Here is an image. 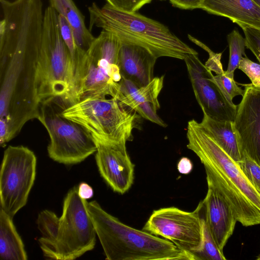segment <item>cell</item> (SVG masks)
Returning <instances> with one entry per match:
<instances>
[{
  "label": "cell",
  "mask_w": 260,
  "mask_h": 260,
  "mask_svg": "<svg viewBox=\"0 0 260 260\" xmlns=\"http://www.w3.org/2000/svg\"><path fill=\"white\" fill-rule=\"evenodd\" d=\"M187 147L204 165L208 185L215 188L244 226L260 224V193L248 181L238 165L194 119L188 122Z\"/></svg>",
  "instance_id": "6da1fadb"
},
{
  "label": "cell",
  "mask_w": 260,
  "mask_h": 260,
  "mask_svg": "<svg viewBox=\"0 0 260 260\" xmlns=\"http://www.w3.org/2000/svg\"><path fill=\"white\" fill-rule=\"evenodd\" d=\"M108 260H192V255L172 242L121 222L95 201H85Z\"/></svg>",
  "instance_id": "7a4b0ae2"
},
{
  "label": "cell",
  "mask_w": 260,
  "mask_h": 260,
  "mask_svg": "<svg viewBox=\"0 0 260 260\" xmlns=\"http://www.w3.org/2000/svg\"><path fill=\"white\" fill-rule=\"evenodd\" d=\"M90 28L93 26L110 31L121 42L143 46L157 58L170 57L184 59L198 52L179 39L163 24L139 13L119 10L108 3L89 8Z\"/></svg>",
  "instance_id": "3957f363"
},
{
  "label": "cell",
  "mask_w": 260,
  "mask_h": 260,
  "mask_svg": "<svg viewBox=\"0 0 260 260\" xmlns=\"http://www.w3.org/2000/svg\"><path fill=\"white\" fill-rule=\"evenodd\" d=\"M119 38L103 30L76 66L69 95L74 103L88 98L117 99L122 79L118 64Z\"/></svg>",
  "instance_id": "277c9868"
},
{
  "label": "cell",
  "mask_w": 260,
  "mask_h": 260,
  "mask_svg": "<svg viewBox=\"0 0 260 260\" xmlns=\"http://www.w3.org/2000/svg\"><path fill=\"white\" fill-rule=\"evenodd\" d=\"M58 15L50 5L44 14L35 73L36 94L39 104L49 97L69 93L73 81L74 63L60 33Z\"/></svg>",
  "instance_id": "5b68a950"
},
{
  "label": "cell",
  "mask_w": 260,
  "mask_h": 260,
  "mask_svg": "<svg viewBox=\"0 0 260 260\" xmlns=\"http://www.w3.org/2000/svg\"><path fill=\"white\" fill-rule=\"evenodd\" d=\"M74 103L68 93L49 97L40 102L36 118L50 137L49 156L65 165L80 163L96 151L90 132L62 115L63 110Z\"/></svg>",
  "instance_id": "8992f818"
},
{
  "label": "cell",
  "mask_w": 260,
  "mask_h": 260,
  "mask_svg": "<svg viewBox=\"0 0 260 260\" xmlns=\"http://www.w3.org/2000/svg\"><path fill=\"white\" fill-rule=\"evenodd\" d=\"M65 117L85 127L93 137L109 144H126L140 115L114 98H88L66 108Z\"/></svg>",
  "instance_id": "52a82bcc"
},
{
  "label": "cell",
  "mask_w": 260,
  "mask_h": 260,
  "mask_svg": "<svg viewBox=\"0 0 260 260\" xmlns=\"http://www.w3.org/2000/svg\"><path fill=\"white\" fill-rule=\"evenodd\" d=\"M85 200L79 196L78 186L68 191L52 242L43 253L45 257L73 260L94 248L96 234L86 210Z\"/></svg>",
  "instance_id": "ba28073f"
},
{
  "label": "cell",
  "mask_w": 260,
  "mask_h": 260,
  "mask_svg": "<svg viewBox=\"0 0 260 260\" xmlns=\"http://www.w3.org/2000/svg\"><path fill=\"white\" fill-rule=\"evenodd\" d=\"M37 158L23 146L5 150L0 171L1 208L12 218L26 204L36 175Z\"/></svg>",
  "instance_id": "9c48e42d"
},
{
  "label": "cell",
  "mask_w": 260,
  "mask_h": 260,
  "mask_svg": "<svg viewBox=\"0 0 260 260\" xmlns=\"http://www.w3.org/2000/svg\"><path fill=\"white\" fill-rule=\"evenodd\" d=\"M202 201L192 212L175 207L154 210L142 230L172 242L193 260L192 254L202 244Z\"/></svg>",
  "instance_id": "30bf717a"
},
{
  "label": "cell",
  "mask_w": 260,
  "mask_h": 260,
  "mask_svg": "<svg viewBox=\"0 0 260 260\" xmlns=\"http://www.w3.org/2000/svg\"><path fill=\"white\" fill-rule=\"evenodd\" d=\"M196 100L203 113L220 120H235L237 105L231 104L213 81L212 72L203 64L198 54L184 59Z\"/></svg>",
  "instance_id": "8fae6325"
},
{
  "label": "cell",
  "mask_w": 260,
  "mask_h": 260,
  "mask_svg": "<svg viewBox=\"0 0 260 260\" xmlns=\"http://www.w3.org/2000/svg\"><path fill=\"white\" fill-rule=\"evenodd\" d=\"M242 85L244 93L237 105L234 126L242 152L260 166V87Z\"/></svg>",
  "instance_id": "7c38bea8"
},
{
  "label": "cell",
  "mask_w": 260,
  "mask_h": 260,
  "mask_svg": "<svg viewBox=\"0 0 260 260\" xmlns=\"http://www.w3.org/2000/svg\"><path fill=\"white\" fill-rule=\"evenodd\" d=\"M94 139L95 161L101 176L114 191L124 193L133 183L135 168L126 144H109Z\"/></svg>",
  "instance_id": "4fadbf2b"
},
{
  "label": "cell",
  "mask_w": 260,
  "mask_h": 260,
  "mask_svg": "<svg viewBox=\"0 0 260 260\" xmlns=\"http://www.w3.org/2000/svg\"><path fill=\"white\" fill-rule=\"evenodd\" d=\"M164 76L155 77L147 85L138 87L122 79L117 99L124 106L136 112L141 117L162 127L166 123L159 117L158 97L164 86Z\"/></svg>",
  "instance_id": "5bb4252c"
},
{
  "label": "cell",
  "mask_w": 260,
  "mask_h": 260,
  "mask_svg": "<svg viewBox=\"0 0 260 260\" xmlns=\"http://www.w3.org/2000/svg\"><path fill=\"white\" fill-rule=\"evenodd\" d=\"M202 201L206 223L218 247L223 252L237 220L230 205L212 186L208 185L207 194Z\"/></svg>",
  "instance_id": "9a60e30c"
},
{
  "label": "cell",
  "mask_w": 260,
  "mask_h": 260,
  "mask_svg": "<svg viewBox=\"0 0 260 260\" xmlns=\"http://www.w3.org/2000/svg\"><path fill=\"white\" fill-rule=\"evenodd\" d=\"M157 58L147 48L121 42L118 64L122 79L140 87L154 78V68Z\"/></svg>",
  "instance_id": "2e32d148"
},
{
  "label": "cell",
  "mask_w": 260,
  "mask_h": 260,
  "mask_svg": "<svg viewBox=\"0 0 260 260\" xmlns=\"http://www.w3.org/2000/svg\"><path fill=\"white\" fill-rule=\"evenodd\" d=\"M200 9L227 18L242 29H260V6L254 0H204Z\"/></svg>",
  "instance_id": "e0dca14e"
},
{
  "label": "cell",
  "mask_w": 260,
  "mask_h": 260,
  "mask_svg": "<svg viewBox=\"0 0 260 260\" xmlns=\"http://www.w3.org/2000/svg\"><path fill=\"white\" fill-rule=\"evenodd\" d=\"M200 124L204 131L237 164L242 159V151L234 121L215 119L203 113Z\"/></svg>",
  "instance_id": "ac0fdd59"
},
{
  "label": "cell",
  "mask_w": 260,
  "mask_h": 260,
  "mask_svg": "<svg viewBox=\"0 0 260 260\" xmlns=\"http://www.w3.org/2000/svg\"><path fill=\"white\" fill-rule=\"evenodd\" d=\"M50 6L70 25L78 47L86 52L95 38L86 27L83 15L73 0H50Z\"/></svg>",
  "instance_id": "d6986e66"
},
{
  "label": "cell",
  "mask_w": 260,
  "mask_h": 260,
  "mask_svg": "<svg viewBox=\"0 0 260 260\" xmlns=\"http://www.w3.org/2000/svg\"><path fill=\"white\" fill-rule=\"evenodd\" d=\"M12 217L0 210V257L3 260H26L24 244L13 223Z\"/></svg>",
  "instance_id": "ffe728a7"
},
{
  "label": "cell",
  "mask_w": 260,
  "mask_h": 260,
  "mask_svg": "<svg viewBox=\"0 0 260 260\" xmlns=\"http://www.w3.org/2000/svg\"><path fill=\"white\" fill-rule=\"evenodd\" d=\"M201 209L202 244L200 249L192 254L193 260H225L223 252L218 247L206 223L203 209Z\"/></svg>",
  "instance_id": "44dd1931"
},
{
  "label": "cell",
  "mask_w": 260,
  "mask_h": 260,
  "mask_svg": "<svg viewBox=\"0 0 260 260\" xmlns=\"http://www.w3.org/2000/svg\"><path fill=\"white\" fill-rule=\"evenodd\" d=\"M227 42L230 55L228 68L224 74L228 77L234 79V72L238 69L243 55L246 56L245 38L237 29H234L228 35Z\"/></svg>",
  "instance_id": "7402d4cb"
},
{
  "label": "cell",
  "mask_w": 260,
  "mask_h": 260,
  "mask_svg": "<svg viewBox=\"0 0 260 260\" xmlns=\"http://www.w3.org/2000/svg\"><path fill=\"white\" fill-rule=\"evenodd\" d=\"M58 18L60 33L71 53L75 70V67L80 61L86 52L83 51L78 47L73 31L66 19L59 14Z\"/></svg>",
  "instance_id": "603a6c76"
},
{
  "label": "cell",
  "mask_w": 260,
  "mask_h": 260,
  "mask_svg": "<svg viewBox=\"0 0 260 260\" xmlns=\"http://www.w3.org/2000/svg\"><path fill=\"white\" fill-rule=\"evenodd\" d=\"M213 81L218 86L227 101L232 105H234L233 99L238 95H243L244 90L238 86L234 79L226 76L224 72L219 75L213 76Z\"/></svg>",
  "instance_id": "cb8c5ba5"
},
{
  "label": "cell",
  "mask_w": 260,
  "mask_h": 260,
  "mask_svg": "<svg viewBox=\"0 0 260 260\" xmlns=\"http://www.w3.org/2000/svg\"><path fill=\"white\" fill-rule=\"evenodd\" d=\"M237 164L248 181L260 193V166L244 152H242L241 160Z\"/></svg>",
  "instance_id": "d4e9b609"
},
{
  "label": "cell",
  "mask_w": 260,
  "mask_h": 260,
  "mask_svg": "<svg viewBox=\"0 0 260 260\" xmlns=\"http://www.w3.org/2000/svg\"><path fill=\"white\" fill-rule=\"evenodd\" d=\"M188 38L191 42L208 53L209 57L205 64L207 68L211 72H215L216 75L221 74L224 72L221 62L222 53H217L213 52L206 45L190 35H188Z\"/></svg>",
  "instance_id": "484cf974"
},
{
  "label": "cell",
  "mask_w": 260,
  "mask_h": 260,
  "mask_svg": "<svg viewBox=\"0 0 260 260\" xmlns=\"http://www.w3.org/2000/svg\"><path fill=\"white\" fill-rule=\"evenodd\" d=\"M238 69L247 75L253 85L260 87V63L251 61L246 56L242 57Z\"/></svg>",
  "instance_id": "4316f807"
},
{
  "label": "cell",
  "mask_w": 260,
  "mask_h": 260,
  "mask_svg": "<svg viewBox=\"0 0 260 260\" xmlns=\"http://www.w3.org/2000/svg\"><path fill=\"white\" fill-rule=\"evenodd\" d=\"M242 30L246 47L253 53L260 63V29L245 27Z\"/></svg>",
  "instance_id": "83f0119b"
},
{
  "label": "cell",
  "mask_w": 260,
  "mask_h": 260,
  "mask_svg": "<svg viewBox=\"0 0 260 260\" xmlns=\"http://www.w3.org/2000/svg\"><path fill=\"white\" fill-rule=\"evenodd\" d=\"M109 4L122 11L135 12L152 0H106Z\"/></svg>",
  "instance_id": "f1b7e54d"
},
{
  "label": "cell",
  "mask_w": 260,
  "mask_h": 260,
  "mask_svg": "<svg viewBox=\"0 0 260 260\" xmlns=\"http://www.w3.org/2000/svg\"><path fill=\"white\" fill-rule=\"evenodd\" d=\"M204 0H169L175 7L184 10L200 9Z\"/></svg>",
  "instance_id": "f546056e"
},
{
  "label": "cell",
  "mask_w": 260,
  "mask_h": 260,
  "mask_svg": "<svg viewBox=\"0 0 260 260\" xmlns=\"http://www.w3.org/2000/svg\"><path fill=\"white\" fill-rule=\"evenodd\" d=\"M78 192L79 196L84 200L91 198L93 194L92 187L87 183L81 182L78 186Z\"/></svg>",
  "instance_id": "4dcf8cb0"
},
{
  "label": "cell",
  "mask_w": 260,
  "mask_h": 260,
  "mask_svg": "<svg viewBox=\"0 0 260 260\" xmlns=\"http://www.w3.org/2000/svg\"><path fill=\"white\" fill-rule=\"evenodd\" d=\"M193 168L192 163L187 157H182L177 164V169L179 173L183 174H189Z\"/></svg>",
  "instance_id": "1f68e13d"
},
{
  "label": "cell",
  "mask_w": 260,
  "mask_h": 260,
  "mask_svg": "<svg viewBox=\"0 0 260 260\" xmlns=\"http://www.w3.org/2000/svg\"><path fill=\"white\" fill-rule=\"evenodd\" d=\"M260 6V0H254Z\"/></svg>",
  "instance_id": "d6a6232c"
},
{
  "label": "cell",
  "mask_w": 260,
  "mask_h": 260,
  "mask_svg": "<svg viewBox=\"0 0 260 260\" xmlns=\"http://www.w3.org/2000/svg\"><path fill=\"white\" fill-rule=\"evenodd\" d=\"M256 259L257 260H260V253L257 256V258H256Z\"/></svg>",
  "instance_id": "836d02e7"
},
{
  "label": "cell",
  "mask_w": 260,
  "mask_h": 260,
  "mask_svg": "<svg viewBox=\"0 0 260 260\" xmlns=\"http://www.w3.org/2000/svg\"><path fill=\"white\" fill-rule=\"evenodd\" d=\"M2 0H0V2L2 1Z\"/></svg>",
  "instance_id": "e575fe53"
},
{
  "label": "cell",
  "mask_w": 260,
  "mask_h": 260,
  "mask_svg": "<svg viewBox=\"0 0 260 260\" xmlns=\"http://www.w3.org/2000/svg\"><path fill=\"white\" fill-rule=\"evenodd\" d=\"M160 1H163V0H160Z\"/></svg>",
  "instance_id": "d590c367"
}]
</instances>
